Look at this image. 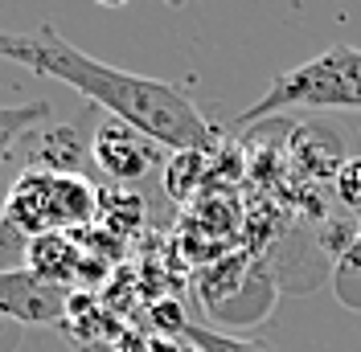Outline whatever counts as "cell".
<instances>
[{"label": "cell", "mask_w": 361, "mask_h": 352, "mask_svg": "<svg viewBox=\"0 0 361 352\" xmlns=\"http://www.w3.org/2000/svg\"><path fill=\"white\" fill-rule=\"evenodd\" d=\"M0 58L74 87L94 111H107L111 119L152 135L160 148H173V152L218 148L222 132L193 107L189 94H180L160 78H144L90 58L74 42H66L54 25H42L33 33H0Z\"/></svg>", "instance_id": "6da1fadb"}, {"label": "cell", "mask_w": 361, "mask_h": 352, "mask_svg": "<svg viewBox=\"0 0 361 352\" xmlns=\"http://www.w3.org/2000/svg\"><path fill=\"white\" fill-rule=\"evenodd\" d=\"M279 111H361V49L341 42L308 58L304 66L283 70L267 94L238 115V127Z\"/></svg>", "instance_id": "7a4b0ae2"}, {"label": "cell", "mask_w": 361, "mask_h": 352, "mask_svg": "<svg viewBox=\"0 0 361 352\" xmlns=\"http://www.w3.org/2000/svg\"><path fill=\"white\" fill-rule=\"evenodd\" d=\"M99 213V189L82 176H58L42 168H25L8 189L0 221L17 225L25 238L37 234H74Z\"/></svg>", "instance_id": "3957f363"}, {"label": "cell", "mask_w": 361, "mask_h": 352, "mask_svg": "<svg viewBox=\"0 0 361 352\" xmlns=\"http://www.w3.org/2000/svg\"><path fill=\"white\" fill-rule=\"evenodd\" d=\"M74 287L49 283L37 270L17 266V270H0V320H17V324H62L70 308Z\"/></svg>", "instance_id": "277c9868"}, {"label": "cell", "mask_w": 361, "mask_h": 352, "mask_svg": "<svg viewBox=\"0 0 361 352\" xmlns=\"http://www.w3.org/2000/svg\"><path fill=\"white\" fill-rule=\"evenodd\" d=\"M160 164H164V148L152 135L135 132V127L119 123V119L94 127V168L107 180L132 184L140 176H148L152 168H160Z\"/></svg>", "instance_id": "5b68a950"}, {"label": "cell", "mask_w": 361, "mask_h": 352, "mask_svg": "<svg viewBox=\"0 0 361 352\" xmlns=\"http://www.w3.org/2000/svg\"><path fill=\"white\" fill-rule=\"evenodd\" d=\"M90 115L87 119H70V123H54L29 139V168L42 172H58V176H82L90 180L94 172V132H90Z\"/></svg>", "instance_id": "8992f818"}, {"label": "cell", "mask_w": 361, "mask_h": 352, "mask_svg": "<svg viewBox=\"0 0 361 352\" xmlns=\"http://www.w3.org/2000/svg\"><path fill=\"white\" fill-rule=\"evenodd\" d=\"M25 266L37 270L49 283L70 287L78 279V266H82V246L74 242V234H37L29 238V250H25Z\"/></svg>", "instance_id": "52a82bcc"}, {"label": "cell", "mask_w": 361, "mask_h": 352, "mask_svg": "<svg viewBox=\"0 0 361 352\" xmlns=\"http://www.w3.org/2000/svg\"><path fill=\"white\" fill-rule=\"evenodd\" d=\"M49 119V103H8L0 107V168L21 144H29Z\"/></svg>", "instance_id": "ba28073f"}, {"label": "cell", "mask_w": 361, "mask_h": 352, "mask_svg": "<svg viewBox=\"0 0 361 352\" xmlns=\"http://www.w3.org/2000/svg\"><path fill=\"white\" fill-rule=\"evenodd\" d=\"M333 291L349 311H361V230L341 250V258H333Z\"/></svg>", "instance_id": "9c48e42d"}, {"label": "cell", "mask_w": 361, "mask_h": 352, "mask_svg": "<svg viewBox=\"0 0 361 352\" xmlns=\"http://www.w3.org/2000/svg\"><path fill=\"white\" fill-rule=\"evenodd\" d=\"M209 168V152H173L169 156V172H164V189L169 197H193L197 193V180H205Z\"/></svg>", "instance_id": "30bf717a"}, {"label": "cell", "mask_w": 361, "mask_h": 352, "mask_svg": "<svg viewBox=\"0 0 361 352\" xmlns=\"http://www.w3.org/2000/svg\"><path fill=\"white\" fill-rule=\"evenodd\" d=\"M177 340H189L197 352H267L259 340H238V336L202 328V324H185V332H180Z\"/></svg>", "instance_id": "8fae6325"}, {"label": "cell", "mask_w": 361, "mask_h": 352, "mask_svg": "<svg viewBox=\"0 0 361 352\" xmlns=\"http://www.w3.org/2000/svg\"><path fill=\"white\" fill-rule=\"evenodd\" d=\"M333 189H337V201L361 218V156H349L345 164L337 168V180H333Z\"/></svg>", "instance_id": "7c38bea8"}, {"label": "cell", "mask_w": 361, "mask_h": 352, "mask_svg": "<svg viewBox=\"0 0 361 352\" xmlns=\"http://www.w3.org/2000/svg\"><path fill=\"white\" fill-rule=\"evenodd\" d=\"M152 324H157L160 336H180L189 320H185L177 299H160V303H152Z\"/></svg>", "instance_id": "4fadbf2b"}, {"label": "cell", "mask_w": 361, "mask_h": 352, "mask_svg": "<svg viewBox=\"0 0 361 352\" xmlns=\"http://www.w3.org/2000/svg\"><path fill=\"white\" fill-rule=\"evenodd\" d=\"M94 4H103V8H123L128 0H94Z\"/></svg>", "instance_id": "5bb4252c"}]
</instances>
